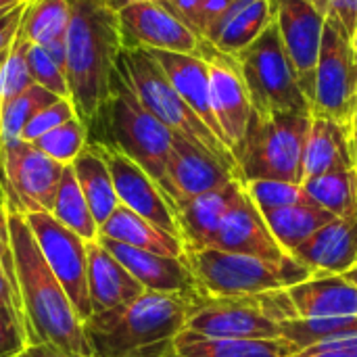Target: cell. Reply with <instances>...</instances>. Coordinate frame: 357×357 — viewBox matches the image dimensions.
Returning a JSON list of instances; mask_svg holds the SVG:
<instances>
[{
	"label": "cell",
	"mask_w": 357,
	"mask_h": 357,
	"mask_svg": "<svg viewBox=\"0 0 357 357\" xmlns=\"http://www.w3.org/2000/svg\"><path fill=\"white\" fill-rule=\"evenodd\" d=\"M8 205V203H6ZM8 232L15 257L17 291L27 324L29 345L46 343L65 351L94 357L84 320L52 274L21 211L8 205Z\"/></svg>",
	"instance_id": "6da1fadb"
},
{
	"label": "cell",
	"mask_w": 357,
	"mask_h": 357,
	"mask_svg": "<svg viewBox=\"0 0 357 357\" xmlns=\"http://www.w3.org/2000/svg\"><path fill=\"white\" fill-rule=\"evenodd\" d=\"M65 42L69 98L90 128L113 94L126 48L117 8L109 0H73Z\"/></svg>",
	"instance_id": "7a4b0ae2"
},
{
	"label": "cell",
	"mask_w": 357,
	"mask_h": 357,
	"mask_svg": "<svg viewBox=\"0 0 357 357\" xmlns=\"http://www.w3.org/2000/svg\"><path fill=\"white\" fill-rule=\"evenodd\" d=\"M188 314V297L144 291L123 307L92 314L84 331L94 357H172Z\"/></svg>",
	"instance_id": "3957f363"
},
{
	"label": "cell",
	"mask_w": 357,
	"mask_h": 357,
	"mask_svg": "<svg viewBox=\"0 0 357 357\" xmlns=\"http://www.w3.org/2000/svg\"><path fill=\"white\" fill-rule=\"evenodd\" d=\"M94 128L105 132V136L96 140L98 144L115 146L128 155L165 192V172L174 146V132L138 100L119 71L105 111L88 132Z\"/></svg>",
	"instance_id": "277c9868"
},
{
	"label": "cell",
	"mask_w": 357,
	"mask_h": 357,
	"mask_svg": "<svg viewBox=\"0 0 357 357\" xmlns=\"http://www.w3.org/2000/svg\"><path fill=\"white\" fill-rule=\"evenodd\" d=\"M312 115L251 113L245 138L234 151L241 182L278 180L303 184V151Z\"/></svg>",
	"instance_id": "5b68a950"
},
{
	"label": "cell",
	"mask_w": 357,
	"mask_h": 357,
	"mask_svg": "<svg viewBox=\"0 0 357 357\" xmlns=\"http://www.w3.org/2000/svg\"><path fill=\"white\" fill-rule=\"evenodd\" d=\"M119 73L134 90L138 100L174 134L199 144L201 149L209 151L220 161L238 172L236 159L228 144L218 134H213L203 123V119L190 109V105L176 92L165 71L146 48H123Z\"/></svg>",
	"instance_id": "8992f818"
},
{
	"label": "cell",
	"mask_w": 357,
	"mask_h": 357,
	"mask_svg": "<svg viewBox=\"0 0 357 357\" xmlns=\"http://www.w3.org/2000/svg\"><path fill=\"white\" fill-rule=\"evenodd\" d=\"M186 261L197 280L199 293L207 297H249L284 291L314 276L291 259L284 266L222 249L188 251Z\"/></svg>",
	"instance_id": "52a82bcc"
},
{
	"label": "cell",
	"mask_w": 357,
	"mask_h": 357,
	"mask_svg": "<svg viewBox=\"0 0 357 357\" xmlns=\"http://www.w3.org/2000/svg\"><path fill=\"white\" fill-rule=\"evenodd\" d=\"M297 318L284 291L249 297H207L190 299L188 331L207 337L234 339H280L282 322Z\"/></svg>",
	"instance_id": "ba28073f"
},
{
	"label": "cell",
	"mask_w": 357,
	"mask_h": 357,
	"mask_svg": "<svg viewBox=\"0 0 357 357\" xmlns=\"http://www.w3.org/2000/svg\"><path fill=\"white\" fill-rule=\"evenodd\" d=\"M241 65L253 113L257 115H312L291 59L282 46L276 21L234 56Z\"/></svg>",
	"instance_id": "9c48e42d"
},
{
	"label": "cell",
	"mask_w": 357,
	"mask_h": 357,
	"mask_svg": "<svg viewBox=\"0 0 357 357\" xmlns=\"http://www.w3.org/2000/svg\"><path fill=\"white\" fill-rule=\"evenodd\" d=\"M357 115V48L347 31L333 19L324 23L316 69L312 117L333 119L354 130Z\"/></svg>",
	"instance_id": "30bf717a"
},
{
	"label": "cell",
	"mask_w": 357,
	"mask_h": 357,
	"mask_svg": "<svg viewBox=\"0 0 357 357\" xmlns=\"http://www.w3.org/2000/svg\"><path fill=\"white\" fill-rule=\"evenodd\" d=\"M65 167L31 142L0 140V186L6 203L21 213L52 211Z\"/></svg>",
	"instance_id": "8fae6325"
},
{
	"label": "cell",
	"mask_w": 357,
	"mask_h": 357,
	"mask_svg": "<svg viewBox=\"0 0 357 357\" xmlns=\"http://www.w3.org/2000/svg\"><path fill=\"white\" fill-rule=\"evenodd\" d=\"M23 218L46 264L69 295L79 318L86 322L92 316L88 293V243L48 211H31L23 213Z\"/></svg>",
	"instance_id": "7c38bea8"
},
{
	"label": "cell",
	"mask_w": 357,
	"mask_h": 357,
	"mask_svg": "<svg viewBox=\"0 0 357 357\" xmlns=\"http://www.w3.org/2000/svg\"><path fill=\"white\" fill-rule=\"evenodd\" d=\"M117 17L126 48L203 56L207 40L195 33L172 10L153 0H132L117 8Z\"/></svg>",
	"instance_id": "4fadbf2b"
},
{
	"label": "cell",
	"mask_w": 357,
	"mask_h": 357,
	"mask_svg": "<svg viewBox=\"0 0 357 357\" xmlns=\"http://www.w3.org/2000/svg\"><path fill=\"white\" fill-rule=\"evenodd\" d=\"M274 8L282 46L312 105L326 17L312 0H274Z\"/></svg>",
	"instance_id": "5bb4252c"
},
{
	"label": "cell",
	"mask_w": 357,
	"mask_h": 357,
	"mask_svg": "<svg viewBox=\"0 0 357 357\" xmlns=\"http://www.w3.org/2000/svg\"><path fill=\"white\" fill-rule=\"evenodd\" d=\"M92 144L100 149L107 161L119 203L128 207L130 211L142 215L157 228L182 241L178 218H176V207L172 205L167 195L161 190V186L136 161H132L128 155H123L115 146L98 144V142H92Z\"/></svg>",
	"instance_id": "9a60e30c"
},
{
	"label": "cell",
	"mask_w": 357,
	"mask_h": 357,
	"mask_svg": "<svg viewBox=\"0 0 357 357\" xmlns=\"http://www.w3.org/2000/svg\"><path fill=\"white\" fill-rule=\"evenodd\" d=\"M203 59L209 65L211 107H213L218 126L224 134V140L234 155L236 146L245 138V132L253 113L249 90H247L241 65L234 56L220 52L207 42L203 50Z\"/></svg>",
	"instance_id": "2e32d148"
},
{
	"label": "cell",
	"mask_w": 357,
	"mask_h": 357,
	"mask_svg": "<svg viewBox=\"0 0 357 357\" xmlns=\"http://www.w3.org/2000/svg\"><path fill=\"white\" fill-rule=\"evenodd\" d=\"M241 180L238 172L220 161L209 151L174 134V146L165 172V195L174 207Z\"/></svg>",
	"instance_id": "e0dca14e"
},
{
	"label": "cell",
	"mask_w": 357,
	"mask_h": 357,
	"mask_svg": "<svg viewBox=\"0 0 357 357\" xmlns=\"http://www.w3.org/2000/svg\"><path fill=\"white\" fill-rule=\"evenodd\" d=\"M98 241L117 261L123 264V268L144 287V291L182 295L188 299L199 295V287L186 257H169L134 249L100 234Z\"/></svg>",
	"instance_id": "ac0fdd59"
},
{
	"label": "cell",
	"mask_w": 357,
	"mask_h": 357,
	"mask_svg": "<svg viewBox=\"0 0 357 357\" xmlns=\"http://www.w3.org/2000/svg\"><path fill=\"white\" fill-rule=\"evenodd\" d=\"M211 247L230 251V253L259 257V259H266V261H272L278 266H284L293 259L278 245V241L270 232L261 211L249 199L247 190L243 192L238 203L224 218Z\"/></svg>",
	"instance_id": "d6986e66"
},
{
	"label": "cell",
	"mask_w": 357,
	"mask_h": 357,
	"mask_svg": "<svg viewBox=\"0 0 357 357\" xmlns=\"http://www.w3.org/2000/svg\"><path fill=\"white\" fill-rule=\"evenodd\" d=\"M243 192L245 184L241 180H232L222 188L199 195L176 207V218L186 253L209 249L213 245L224 218L238 203Z\"/></svg>",
	"instance_id": "ffe728a7"
},
{
	"label": "cell",
	"mask_w": 357,
	"mask_h": 357,
	"mask_svg": "<svg viewBox=\"0 0 357 357\" xmlns=\"http://www.w3.org/2000/svg\"><path fill=\"white\" fill-rule=\"evenodd\" d=\"M312 274H345L357 266V213L335 218L291 255Z\"/></svg>",
	"instance_id": "44dd1931"
},
{
	"label": "cell",
	"mask_w": 357,
	"mask_h": 357,
	"mask_svg": "<svg viewBox=\"0 0 357 357\" xmlns=\"http://www.w3.org/2000/svg\"><path fill=\"white\" fill-rule=\"evenodd\" d=\"M88 293L92 314H96L136 301L144 287L96 238L88 243Z\"/></svg>",
	"instance_id": "7402d4cb"
},
{
	"label": "cell",
	"mask_w": 357,
	"mask_h": 357,
	"mask_svg": "<svg viewBox=\"0 0 357 357\" xmlns=\"http://www.w3.org/2000/svg\"><path fill=\"white\" fill-rule=\"evenodd\" d=\"M297 318L357 316V284L343 274H314L287 289Z\"/></svg>",
	"instance_id": "603a6c76"
},
{
	"label": "cell",
	"mask_w": 357,
	"mask_h": 357,
	"mask_svg": "<svg viewBox=\"0 0 357 357\" xmlns=\"http://www.w3.org/2000/svg\"><path fill=\"white\" fill-rule=\"evenodd\" d=\"M149 52L161 65V69L165 71L176 92L190 105V109L203 119V123L224 140V134L218 126V119L211 107L207 61L203 56L182 54V52H167V50H149Z\"/></svg>",
	"instance_id": "cb8c5ba5"
},
{
	"label": "cell",
	"mask_w": 357,
	"mask_h": 357,
	"mask_svg": "<svg viewBox=\"0 0 357 357\" xmlns=\"http://www.w3.org/2000/svg\"><path fill=\"white\" fill-rule=\"evenodd\" d=\"M276 21L274 0H236L207 31L205 40L224 54L236 56Z\"/></svg>",
	"instance_id": "d4e9b609"
},
{
	"label": "cell",
	"mask_w": 357,
	"mask_h": 357,
	"mask_svg": "<svg viewBox=\"0 0 357 357\" xmlns=\"http://www.w3.org/2000/svg\"><path fill=\"white\" fill-rule=\"evenodd\" d=\"M297 347L287 339L207 337L184 328L174 339L172 357H293Z\"/></svg>",
	"instance_id": "484cf974"
},
{
	"label": "cell",
	"mask_w": 357,
	"mask_h": 357,
	"mask_svg": "<svg viewBox=\"0 0 357 357\" xmlns=\"http://www.w3.org/2000/svg\"><path fill=\"white\" fill-rule=\"evenodd\" d=\"M349 128L322 117H312V128L303 151V182L335 167L356 165Z\"/></svg>",
	"instance_id": "4316f807"
},
{
	"label": "cell",
	"mask_w": 357,
	"mask_h": 357,
	"mask_svg": "<svg viewBox=\"0 0 357 357\" xmlns=\"http://www.w3.org/2000/svg\"><path fill=\"white\" fill-rule=\"evenodd\" d=\"M98 234L134 249L169 255V257H186L184 243L178 236L157 228L155 224H151L149 220L130 211L123 205H119L111 213V218L100 226Z\"/></svg>",
	"instance_id": "83f0119b"
},
{
	"label": "cell",
	"mask_w": 357,
	"mask_h": 357,
	"mask_svg": "<svg viewBox=\"0 0 357 357\" xmlns=\"http://www.w3.org/2000/svg\"><path fill=\"white\" fill-rule=\"evenodd\" d=\"M77 184L88 201V207L98 224V228L111 218V213L121 205L115 192V184L100 149L92 142L75 157L71 163Z\"/></svg>",
	"instance_id": "f1b7e54d"
},
{
	"label": "cell",
	"mask_w": 357,
	"mask_h": 357,
	"mask_svg": "<svg viewBox=\"0 0 357 357\" xmlns=\"http://www.w3.org/2000/svg\"><path fill=\"white\" fill-rule=\"evenodd\" d=\"M261 215L287 255H293L295 249H299L312 234H316L320 228H324L335 220L331 211L320 207L310 197L295 205L274 209Z\"/></svg>",
	"instance_id": "f546056e"
},
{
	"label": "cell",
	"mask_w": 357,
	"mask_h": 357,
	"mask_svg": "<svg viewBox=\"0 0 357 357\" xmlns=\"http://www.w3.org/2000/svg\"><path fill=\"white\" fill-rule=\"evenodd\" d=\"M301 186L312 201L331 211L335 218H349L357 213L356 165L335 167L326 174L307 178Z\"/></svg>",
	"instance_id": "4dcf8cb0"
},
{
	"label": "cell",
	"mask_w": 357,
	"mask_h": 357,
	"mask_svg": "<svg viewBox=\"0 0 357 357\" xmlns=\"http://www.w3.org/2000/svg\"><path fill=\"white\" fill-rule=\"evenodd\" d=\"M54 220H59L63 226H67L71 232H75L77 236H82L86 243L96 241L98 238V224L88 207V201L77 184V178L73 174V167L67 165L54 197V205L52 211Z\"/></svg>",
	"instance_id": "1f68e13d"
},
{
	"label": "cell",
	"mask_w": 357,
	"mask_h": 357,
	"mask_svg": "<svg viewBox=\"0 0 357 357\" xmlns=\"http://www.w3.org/2000/svg\"><path fill=\"white\" fill-rule=\"evenodd\" d=\"M73 0H29L19 31L33 44L65 38Z\"/></svg>",
	"instance_id": "d6a6232c"
},
{
	"label": "cell",
	"mask_w": 357,
	"mask_h": 357,
	"mask_svg": "<svg viewBox=\"0 0 357 357\" xmlns=\"http://www.w3.org/2000/svg\"><path fill=\"white\" fill-rule=\"evenodd\" d=\"M282 339L291 341L297 351L314 347L324 341H337L357 335V316L337 318H291L282 322Z\"/></svg>",
	"instance_id": "836d02e7"
},
{
	"label": "cell",
	"mask_w": 357,
	"mask_h": 357,
	"mask_svg": "<svg viewBox=\"0 0 357 357\" xmlns=\"http://www.w3.org/2000/svg\"><path fill=\"white\" fill-rule=\"evenodd\" d=\"M63 96L52 94L50 90L31 84L27 90H23L15 100H10L6 107L0 109V140L8 138H21L23 128L48 105L59 100Z\"/></svg>",
	"instance_id": "e575fe53"
},
{
	"label": "cell",
	"mask_w": 357,
	"mask_h": 357,
	"mask_svg": "<svg viewBox=\"0 0 357 357\" xmlns=\"http://www.w3.org/2000/svg\"><path fill=\"white\" fill-rule=\"evenodd\" d=\"M31 144H36L44 155L59 161L61 165H71L88 144V126L79 117H73L46 132Z\"/></svg>",
	"instance_id": "d590c367"
},
{
	"label": "cell",
	"mask_w": 357,
	"mask_h": 357,
	"mask_svg": "<svg viewBox=\"0 0 357 357\" xmlns=\"http://www.w3.org/2000/svg\"><path fill=\"white\" fill-rule=\"evenodd\" d=\"M31 42L19 31L15 42L8 48L2 73H0V109L6 107L10 100H15L23 90H27L33 79L29 73V65H27V50H29Z\"/></svg>",
	"instance_id": "8d00e7d4"
},
{
	"label": "cell",
	"mask_w": 357,
	"mask_h": 357,
	"mask_svg": "<svg viewBox=\"0 0 357 357\" xmlns=\"http://www.w3.org/2000/svg\"><path fill=\"white\" fill-rule=\"evenodd\" d=\"M243 184H245L249 199L255 203V207L261 213L282 209V207H289L307 199V192L303 190L301 184L278 182V180H251Z\"/></svg>",
	"instance_id": "74e56055"
},
{
	"label": "cell",
	"mask_w": 357,
	"mask_h": 357,
	"mask_svg": "<svg viewBox=\"0 0 357 357\" xmlns=\"http://www.w3.org/2000/svg\"><path fill=\"white\" fill-rule=\"evenodd\" d=\"M27 65H29V73L33 84L50 90L56 96L69 98V82H67V73L52 61V56L40 46L33 44L27 50Z\"/></svg>",
	"instance_id": "f35d334b"
},
{
	"label": "cell",
	"mask_w": 357,
	"mask_h": 357,
	"mask_svg": "<svg viewBox=\"0 0 357 357\" xmlns=\"http://www.w3.org/2000/svg\"><path fill=\"white\" fill-rule=\"evenodd\" d=\"M73 117H79L77 111H75V105L71 98H59L54 100L52 105H48L46 109H42L21 132V140L25 142H33L38 140L40 136H44L46 132L59 128L61 123L73 119Z\"/></svg>",
	"instance_id": "ab89813d"
},
{
	"label": "cell",
	"mask_w": 357,
	"mask_h": 357,
	"mask_svg": "<svg viewBox=\"0 0 357 357\" xmlns=\"http://www.w3.org/2000/svg\"><path fill=\"white\" fill-rule=\"evenodd\" d=\"M29 347L23 322L6 307H0V357L21 356Z\"/></svg>",
	"instance_id": "60d3db41"
},
{
	"label": "cell",
	"mask_w": 357,
	"mask_h": 357,
	"mask_svg": "<svg viewBox=\"0 0 357 357\" xmlns=\"http://www.w3.org/2000/svg\"><path fill=\"white\" fill-rule=\"evenodd\" d=\"M0 307L10 310L25 326V316H23V307H21V299H19V291H17V276H15V257H13V247L8 253H4L0 257Z\"/></svg>",
	"instance_id": "b9f144b4"
},
{
	"label": "cell",
	"mask_w": 357,
	"mask_h": 357,
	"mask_svg": "<svg viewBox=\"0 0 357 357\" xmlns=\"http://www.w3.org/2000/svg\"><path fill=\"white\" fill-rule=\"evenodd\" d=\"M312 4L326 17L337 21L354 40L357 33V0H312Z\"/></svg>",
	"instance_id": "7bdbcfd3"
},
{
	"label": "cell",
	"mask_w": 357,
	"mask_h": 357,
	"mask_svg": "<svg viewBox=\"0 0 357 357\" xmlns=\"http://www.w3.org/2000/svg\"><path fill=\"white\" fill-rule=\"evenodd\" d=\"M27 4H29V0H27V2H21V4H17V6L8 8L4 15H0V52L8 50L10 44L15 42Z\"/></svg>",
	"instance_id": "ee69618b"
},
{
	"label": "cell",
	"mask_w": 357,
	"mask_h": 357,
	"mask_svg": "<svg viewBox=\"0 0 357 357\" xmlns=\"http://www.w3.org/2000/svg\"><path fill=\"white\" fill-rule=\"evenodd\" d=\"M236 0H203L201 6V21H199V31L201 38L205 40L207 31L226 15V10L234 4Z\"/></svg>",
	"instance_id": "f6af8a7d"
},
{
	"label": "cell",
	"mask_w": 357,
	"mask_h": 357,
	"mask_svg": "<svg viewBox=\"0 0 357 357\" xmlns=\"http://www.w3.org/2000/svg\"><path fill=\"white\" fill-rule=\"evenodd\" d=\"M17 357H90L82 356V354H73V351H65V349H59L54 345H46V343H36V345H29L21 356Z\"/></svg>",
	"instance_id": "bcb514c9"
},
{
	"label": "cell",
	"mask_w": 357,
	"mask_h": 357,
	"mask_svg": "<svg viewBox=\"0 0 357 357\" xmlns=\"http://www.w3.org/2000/svg\"><path fill=\"white\" fill-rule=\"evenodd\" d=\"M50 56H52V61L67 73V42H65V38H56V40H50V42H46V44H40Z\"/></svg>",
	"instance_id": "7dc6e473"
},
{
	"label": "cell",
	"mask_w": 357,
	"mask_h": 357,
	"mask_svg": "<svg viewBox=\"0 0 357 357\" xmlns=\"http://www.w3.org/2000/svg\"><path fill=\"white\" fill-rule=\"evenodd\" d=\"M293 357H349V356H341V354H305V351H299Z\"/></svg>",
	"instance_id": "c3c4849f"
},
{
	"label": "cell",
	"mask_w": 357,
	"mask_h": 357,
	"mask_svg": "<svg viewBox=\"0 0 357 357\" xmlns=\"http://www.w3.org/2000/svg\"><path fill=\"white\" fill-rule=\"evenodd\" d=\"M21 2H27V0H0V10H6V8H13Z\"/></svg>",
	"instance_id": "681fc988"
},
{
	"label": "cell",
	"mask_w": 357,
	"mask_h": 357,
	"mask_svg": "<svg viewBox=\"0 0 357 357\" xmlns=\"http://www.w3.org/2000/svg\"><path fill=\"white\" fill-rule=\"evenodd\" d=\"M351 146H354V163H356L357 172V128H354V132H351Z\"/></svg>",
	"instance_id": "f907efd6"
},
{
	"label": "cell",
	"mask_w": 357,
	"mask_h": 357,
	"mask_svg": "<svg viewBox=\"0 0 357 357\" xmlns=\"http://www.w3.org/2000/svg\"><path fill=\"white\" fill-rule=\"evenodd\" d=\"M343 276H345V278H347L349 282H354V284H357V266H356V268H354V270H349V272H345Z\"/></svg>",
	"instance_id": "816d5d0a"
},
{
	"label": "cell",
	"mask_w": 357,
	"mask_h": 357,
	"mask_svg": "<svg viewBox=\"0 0 357 357\" xmlns=\"http://www.w3.org/2000/svg\"><path fill=\"white\" fill-rule=\"evenodd\" d=\"M6 54H8V50H4V52H0V73H2V67H4V61H6Z\"/></svg>",
	"instance_id": "f5cc1de1"
},
{
	"label": "cell",
	"mask_w": 357,
	"mask_h": 357,
	"mask_svg": "<svg viewBox=\"0 0 357 357\" xmlns=\"http://www.w3.org/2000/svg\"><path fill=\"white\" fill-rule=\"evenodd\" d=\"M354 44H356V48H357V33H356V38H354Z\"/></svg>",
	"instance_id": "db71d44e"
},
{
	"label": "cell",
	"mask_w": 357,
	"mask_h": 357,
	"mask_svg": "<svg viewBox=\"0 0 357 357\" xmlns=\"http://www.w3.org/2000/svg\"><path fill=\"white\" fill-rule=\"evenodd\" d=\"M354 128H357V115H356V123H354Z\"/></svg>",
	"instance_id": "11a10c76"
},
{
	"label": "cell",
	"mask_w": 357,
	"mask_h": 357,
	"mask_svg": "<svg viewBox=\"0 0 357 357\" xmlns=\"http://www.w3.org/2000/svg\"><path fill=\"white\" fill-rule=\"evenodd\" d=\"M6 10H8V8H6ZM6 10H0V15H4V13H6Z\"/></svg>",
	"instance_id": "9f6ffc18"
}]
</instances>
